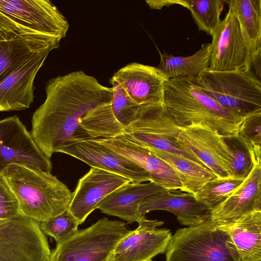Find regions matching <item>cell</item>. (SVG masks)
I'll list each match as a JSON object with an SVG mask.
<instances>
[{"label":"cell","mask_w":261,"mask_h":261,"mask_svg":"<svg viewBox=\"0 0 261 261\" xmlns=\"http://www.w3.org/2000/svg\"><path fill=\"white\" fill-rule=\"evenodd\" d=\"M45 91V100L33 114L30 134L49 159L73 138L84 116L113 96L112 88L82 71L49 80Z\"/></svg>","instance_id":"obj_1"},{"label":"cell","mask_w":261,"mask_h":261,"mask_svg":"<svg viewBox=\"0 0 261 261\" xmlns=\"http://www.w3.org/2000/svg\"><path fill=\"white\" fill-rule=\"evenodd\" d=\"M164 104L180 127L200 125L221 135L235 134L245 119L231 113L207 95L197 84L196 77L170 79Z\"/></svg>","instance_id":"obj_2"},{"label":"cell","mask_w":261,"mask_h":261,"mask_svg":"<svg viewBox=\"0 0 261 261\" xmlns=\"http://www.w3.org/2000/svg\"><path fill=\"white\" fill-rule=\"evenodd\" d=\"M2 174L16 196L23 217L40 223L68 209L72 193L51 173L13 164Z\"/></svg>","instance_id":"obj_3"},{"label":"cell","mask_w":261,"mask_h":261,"mask_svg":"<svg viewBox=\"0 0 261 261\" xmlns=\"http://www.w3.org/2000/svg\"><path fill=\"white\" fill-rule=\"evenodd\" d=\"M196 81L207 95L238 117L245 118L261 112L260 80L252 71L208 69Z\"/></svg>","instance_id":"obj_4"},{"label":"cell","mask_w":261,"mask_h":261,"mask_svg":"<svg viewBox=\"0 0 261 261\" xmlns=\"http://www.w3.org/2000/svg\"><path fill=\"white\" fill-rule=\"evenodd\" d=\"M129 231L123 221L101 218L57 243L50 261H107L117 243Z\"/></svg>","instance_id":"obj_5"},{"label":"cell","mask_w":261,"mask_h":261,"mask_svg":"<svg viewBox=\"0 0 261 261\" xmlns=\"http://www.w3.org/2000/svg\"><path fill=\"white\" fill-rule=\"evenodd\" d=\"M227 238L226 232L211 219L178 229L167 247L166 261H234Z\"/></svg>","instance_id":"obj_6"},{"label":"cell","mask_w":261,"mask_h":261,"mask_svg":"<svg viewBox=\"0 0 261 261\" xmlns=\"http://www.w3.org/2000/svg\"><path fill=\"white\" fill-rule=\"evenodd\" d=\"M0 14L21 33L62 39L69 29L67 19L48 0H0Z\"/></svg>","instance_id":"obj_7"},{"label":"cell","mask_w":261,"mask_h":261,"mask_svg":"<svg viewBox=\"0 0 261 261\" xmlns=\"http://www.w3.org/2000/svg\"><path fill=\"white\" fill-rule=\"evenodd\" d=\"M40 223L25 217L0 219V261H50Z\"/></svg>","instance_id":"obj_8"},{"label":"cell","mask_w":261,"mask_h":261,"mask_svg":"<svg viewBox=\"0 0 261 261\" xmlns=\"http://www.w3.org/2000/svg\"><path fill=\"white\" fill-rule=\"evenodd\" d=\"M111 101L97 107L84 116L73 138L111 137L120 134L136 119L142 105L135 103L121 86L111 79Z\"/></svg>","instance_id":"obj_9"},{"label":"cell","mask_w":261,"mask_h":261,"mask_svg":"<svg viewBox=\"0 0 261 261\" xmlns=\"http://www.w3.org/2000/svg\"><path fill=\"white\" fill-rule=\"evenodd\" d=\"M51 173L50 159L38 148L17 116L0 120V173L10 164Z\"/></svg>","instance_id":"obj_10"},{"label":"cell","mask_w":261,"mask_h":261,"mask_svg":"<svg viewBox=\"0 0 261 261\" xmlns=\"http://www.w3.org/2000/svg\"><path fill=\"white\" fill-rule=\"evenodd\" d=\"M90 166L129 179L132 182L150 181L148 172L136 163L102 144L88 139H71L58 151Z\"/></svg>","instance_id":"obj_11"},{"label":"cell","mask_w":261,"mask_h":261,"mask_svg":"<svg viewBox=\"0 0 261 261\" xmlns=\"http://www.w3.org/2000/svg\"><path fill=\"white\" fill-rule=\"evenodd\" d=\"M164 222L145 218L117 243L107 261H152L166 252L172 237L167 228H159Z\"/></svg>","instance_id":"obj_12"},{"label":"cell","mask_w":261,"mask_h":261,"mask_svg":"<svg viewBox=\"0 0 261 261\" xmlns=\"http://www.w3.org/2000/svg\"><path fill=\"white\" fill-rule=\"evenodd\" d=\"M176 142L194 153L216 176L230 175L232 158L222 135L200 125L181 127Z\"/></svg>","instance_id":"obj_13"},{"label":"cell","mask_w":261,"mask_h":261,"mask_svg":"<svg viewBox=\"0 0 261 261\" xmlns=\"http://www.w3.org/2000/svg\"><path fill=\"white\" fill-rule=\"evenodd\" d=\"M130 182L118 174L92 167L79 179L68 211L81 224L108 195Z\"/></svg>","instance_id":"obj_14"},{"label":"cell","mask_w":261,"mask_h":261,"mask_svg":"<svg viewBox=\"0 0 261 261\" xmlns=\"http://www.w3.org/2000/svg\"><path fill=\"white\" fill-rule=\"evenodd\" d=\"M98 142L138 164L149 174L150 181L165 190H179L181 184L173 170L142 144L123 134L88 138Z\"/></svg>","instance_id":"obj_15"},{"label":"cell","mask_w":261,"mask_h":261,"mask_svg":"<svg viewBox=\"0 0 261 261\" xmlns=\"http://www.w3.org/2000/svg\"><path fill=\"white\" fill-rule=\"evenodd\" d=\"M208 69L217 71L245 68L247 49L237 19L228 11L211 35Z\"/></svg>","instance_id":"obj_16"},{"label":"cell","mask_w":261,"mask_h":261,"mask_svg":"<svg viewBox=\"0 0 261 261\" xmlns=\"http://www.w3.org/2000/svg\"><path fill=\"white\" fill-rule=\"evenodd\" d=\"M112 79L139 105L164 102L165 88L169 80L157 67L138 63L120 69Z\"/></svg>","instance_id":"obj_17"},{"label":"cell","mask_w":261,"mask_h":261,"mask_svg":"<svg viewBox=\"0 0 261 261\" xmlns=\"http://www.w3.org/2000/svg\"><path fill=\"white\" fill-rule=\"evenodd\" d=\"M48 48L38 52L0 83V112L29 108L34 101V82L49 53Z\"/></svg>","instance_id":"obj_18"},{"label":"cell","mask_w":261,"mask_h":261,"mask_svg":"<svg viewBox=\"0 0 261 261\" xmlns=\"http://www.w3.org/2000/svg\"><path fill=\"white\" fill-rule=\"evenodd\" d=\"M163 210L173 214L178 222L187 227L197 226L211 219V210L198 201L194 194L180 190H165L146 198L140 204V215L151 211Z\"/></svg>","instance_id":"obj_19"},{"label":"cell","mask_w":261,"mask_h":261,"mask_svg":"<svg viewBox=\"0 0 261 261\" xmlns=\"http://www.w3.org/2000/svg\"><path fill=\"white\" fill-rule=\"evenodd\" d=\"M217 224L227 234L226 245L234 261H261V210Z\"/></svg>","instance_id":"obj_20"},{"label":"cell","mask_w":261,"mask_h":261,"mask_svg":"<svg viewBox=\"0 0 261 261\" xmlns=\"http://www.w3.org/2000/svg\"><path fill=\"white\" fill-rule=\"evenodd\" d=\"M255 210H261V161L254 163L243 182L225 201L211 211L217 223L233 221Z\"/></svg>","instance_id":"obj_21"},{"label":"cell","mask_w":261,"mask_h":261,"mask_svg":"<svg viewBox=\"0 0 261 261\" xmlns=\"http://www.w3.org/2000/svg\"><path fill=\"white\" fill-rule=\"evenodd\" d=\"M58 37L19 32L0 39V83L35 54L60 46Z\"/></svg>","instance_id":"obj_22"},{"label":"cell","mask_w":261,"mask_h":261,"mask_svg":"<svg viewBox=\"0 0 261 261\" xmlns=\"http://www.w3.org/2000/svg\"><path fill=\"white\" fill-rule=\"evenodd\" d=\"M164 188L156 184L129 182L118 188L97 205L96 208L108 215L117 217L128 223H138L145 218L139 211L140 203L147 197L158 194Z\"/></svg>","instance_id":"obj_23"},{"label":"cell","mask_w":261,"mask_h":261,"mask_svg":"<svg viewBox=\"0 0 261 261\" xmlns=\"http://www.w3.org/2000/svg\"><path fill=\"white\" fill-rule=\"evenodd\" d=\"M236 18L247 49L245 70L252 71L256 57L261 54V0H225Z\"/></svg>","instance_id":"obj_24"},{"label":"cell","mask_w":261,"mask_h":261,"mask_svg":"<svg viewBox=\"0 0 261 261\" xmlns=\"http://www.w3.org/2000/svg\"><path fill=\"white\" fill-rule=\"evenodd\" d=\"M146 148L166 162L173 170L180 182L181 186L179 190L182 192L194 194L206 182L216 177L206 167L185 157L156 149Z\"/></svg>","instance_id":"obj_25"},{"label":"cell","mask_w":261,"mask_h":261,"mask_svg":"<svg viewBox=\"0 0 261 261\" xmlns=\"http://www.w3.org/2000/svg\"><path fill=\"white\" fill-rule=\"evenodd\" d=\"M157 67L169 79L177 77H199L209 68L210 43L203 44L193 55L187 57L174 56L161 53Z\"/></svg>","instance_id":"obj_26"},{"label":"cell","mask_w":261,"mask_h":261,"mask_svg":"<svg viewBox=\"0 0 261 261\" xmlns=\"http://www.w3.org/2000/svg\"><path fill=\"white\" fill-rule=\"evenodd\" d=\"M230 152L232 162L230 175L245 178L255 162L261 161V153L238 133L222 135Z\"/></svg>","instance_id":"obj_27"},{"label":"cell","mask_w":261,"mask_h":261,"mask_svg":"<svg viewBox=\"0 0 261 261\" xmlns=\"http://www.w3.org/2000/svg\"><path fill=\"white\" fill-rule=\"evenodd\" d=\"M225 0H180V5L188 9L198 29L211 35L221 22L220 15Z\"/></svg>","instance_id":"obj_28"},{"label":"cell","mask_w":261,"mask_h":261,"mask_svg":"<svg viewBox=\"0 0 261 261\" xmlns=\"http://www.w3.org/2000/svg\"><path fill=\"white\" fill-rule=\"evenodd\" d=\"M244 179L232 175L216 177L206 182L194 195L212 210L229 197Z\"/></svg>","instance_id":"obj_29"},{"label":"cell","mask_w":261,"mask_h":261,"mask_svg":"<svg viewBox=\"0 0 261 261\" xmlns=\"http://www.w3.org/2000/svg\"><path fill=\"white\" fill-rule=\"evenodd\" d=\"M120 134H123L146 147L174 153L205 167L194 153L179 145L175 138L151 134L124 132Z\"/></svg>","instance_id":"obj_30"},{"label":"cell","mask_w":261,"mask_h":261,"mask_svg":"<svg viewBox=\"0 0 261 261\" xmlns=\"http://www.w3.org/2000/svg\"><path fill=\"white\" fill-rule=\"evenodd\" d=\"M79 223L67 210L62 214L40 223V227L44 234L54 238L57 244L69 239L78 229Z\"/></svg>","instance_id":"obj_31"},{"label":"cell","mask_w":261,"mask_h":261,"mask_svg":"<svg viewBox=\"0 0 261 261\" xmlns=\"http://www.w3.org/2000/svg\"><path fill=\"white\" fill-rule=\"evenodd\" d=\"M23 217L18 200L5 177L0 173V219H12Z\"/></svg>","instance_id":"obj_32"},{"label":"cell","mask_w":261,"mask_h":261,"mask_svg":"<svg viewBox=\"0 0 261 261\" xmlns=\"http://www.w3.org/2000/svg\"><path fill=\"white\" fill-rule=\"evenodd\" d=\"M238 133L252 146L256 152L261 153V112L245 117Z\"/></svg>","instance_id":"obj_33"},{"label":"cell","mask_w":261,"mask_h":261,"mask_svg":"<svg viewBox=\"0 0 261 261\" xmlns=\"http://www.w3.org/2000/svg\"><path fill=\"white\" fill-rule=\"evenodd\" d=\"M19 32L12 23L0 14V39H7Z\"/></svg>","instance_id":"obj_34"},{"label":"cell","mask_w":261,"mask_h":261,"mask_svg":"<svg viewBox=\"0 0 261 261\" xmlns=\"http://www.w3.org/2000/svg\"><path fill=\"white\" fill-rule=\"evenodd\" d=\"M147 5L153 9H161L164 7H169L172 5H178V0L146 1Z\"/></svg>","instance_id":"obj_35"}]
</instances>
